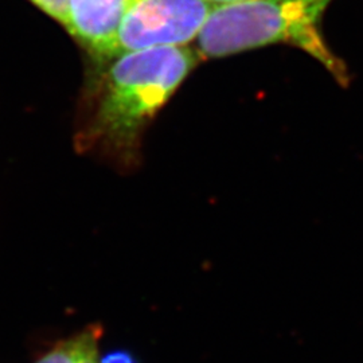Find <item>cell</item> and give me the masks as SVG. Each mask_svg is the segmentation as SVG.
<instances>
[{"label":"cell","instance_id":"obj_7","mask_svg":"<svg viewBox=\"0 0 363 363\" xmlns=\"http://www.w3.org/2000/svg\"><path fill=\"white\" fill-rule=\"evenodd\" d=\"M100 363H139L136 357L127 350H113L100 357Z\"/></svg>","mask_w":363,"mask_h":363},{"label":"cell","instance_id":"obj_2","mask_svg":"<svg viewBox=\"0 0 363 363\" xmlns=\"http://www.w3.org/2000/svg\"><path fill=\"white\" fill-rule=\"evenodd\" d=\"M333 0H252L214 6L196 38L202 60L220 58L271 45H291L347 85L346 65L327 46L322 18Z\"/></svg>","mask_w":363,"mask_h":363},{"label":"cell","instance_id":"obj_5","mask_svg":"<svg viewBox=\"0 0 363 363\" xmlns=\"http://www.w3.org/2000/svg\"><path fill=\"white\" fill-rule=\"evenodd\" d=\"M101 337V325H88L76 335L58 342L34 363H100Z\"/></svg>","mask_w":363,"mask_h":363},{"label":"cell","instance_id":"obj_1","mask_svg":"<svg viewBox=\"0 0 363 363\" xmlns=\"http://www.w3.org/2000/svg\"><path fill=\"white\" fill-rule=\"evenodd\" d=\"M201 60L183 46L128 52L105 62L78 121L76 150L121 171L136 169L144 130Z\"/></svg>","mask_w":363,"mask_h":363},{"label":"cell","instance_id":"obj_4","mask_svg":"<svg viewBox=\"0 0 363 363\" xmlns=\"http://www.w3.org/2000/svg\"><path fill=\"white\" fill-rule=\"evenodd\" d=\"M132 0H66L62 26L100 62L111 61L120 23Z\"/></svg>","mask_w":363,"mask_h":363},{"label":"cell","instance_id":"obj_3","mask_svg":"<svg viewBox=\"0 0 363 363\" xmlns=\"http://www.w3.org/2000/svg\"><path fill=\"white\" fill-rule=\"evenodd\" d=\"M213 9L208 0H132L111 60L128 52L183 48L196 40Z\"/></svg>","mask_w":363,"mask_h":363},{"label":"cell","instance_id":"obj_8","mask_svg":"<svg viewBox=\"0 0 363 363\" xmlns=\"http://www.w3.org/2000/svg\"><path fill=\"white\" fill-rule=\"evenodd\" d=\"M213 6H225V4H234V3H242V1H252V0H208Z\"/></svg>","mask_w":363,"mask_h":363},{"label":"cell","instance_id":"obj_6","mask_svg":"<svg viewBox=\"0 0 363 363\" xmlns=\"http://www.w3.org/2000/svg\"><path fill=\"white\" fill-rule=\"evenodd\" d=\"M39 10L48 13L50 18L55 19L62 25L65 18L66 0H30Z\"/></svg>","mask_w":363,"mask_h":363}]
</instances>
